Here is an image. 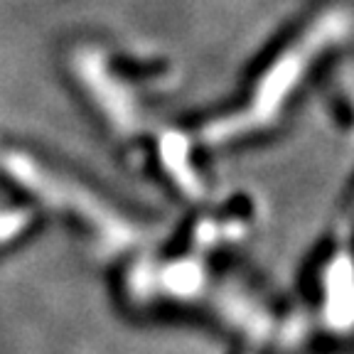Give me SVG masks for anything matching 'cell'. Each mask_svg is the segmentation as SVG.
Here are the masks:
<instances>
[{
  "label": "cell",
  "instance_id": "obj_1",
  "mask_svg": "<svg viewBox=\"0 0 354 354\" xmlns=\"http://www.w3.org/2000/svg\"><path fill=\"white\" fill-rule=\"evenodd\" d=\"M6 167L10 170V175L15 177L17 183L35 189L44 202H50L55 207H72L74 212H79L113 246H123L131 239L126 224H121L101 202H96L94 194H86L82 187H72V185H64L62 180H57L55 175H47L42 167L30 162L25 155H8Z\"/></svg>",
  "mask_w": 354,
  "mask_h": 354
}]
</instances>
